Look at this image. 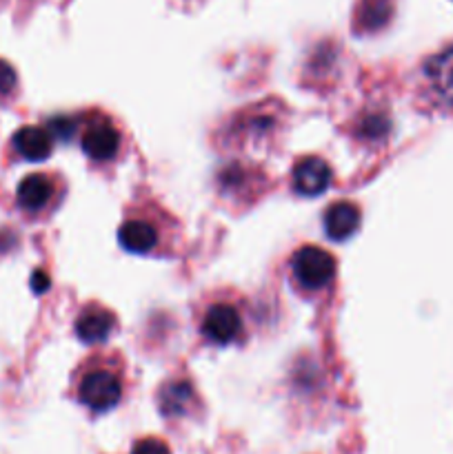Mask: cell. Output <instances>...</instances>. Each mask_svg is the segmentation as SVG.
Wrapping results in <instances>:
<instances>
[{
    "mask_svg": "<svg viewBox=\"0 0 453 454\" xmlns=\"http://www.w3.org/2000/svg\"><path fill=\"white\" fill-rule=\"evenodd\" d=\"M13 149L18 151V155H22L25 160L31 162H40V160L47 158L53 149V137L49 136V131L40 127H22L20 131L13 136Z\"/></svg>",
    "mask_w": 453,
    "mask_h": 454,
    "instance_id": "9",
    "label": "cell"
},
{
    "mask_svg": "<svg viewBox=\"0 0 453 454\" xmlns=\"http://www.w3.org/2000/svg\"><path fill=\"white\" fill-rule=\"evenodd\" d=\"M120 146V136L109 122H98L89 127L83 136V151L91 160L114 158Z\"/></svg>",
    "mask_w": 453,
    "mask_h": 454,
    "instance_id": "7",
    "label": "cell"
},
{
    "mask_svg": "<svg viewBox=\"0 0 453 454\" xmlns=\"http://www.w3.org/2000/svg\"><path fill=\"white\" fill-rule=\"evenodd\" d=\"M240 315L234 306L216 304L207 310L203 319V333L213 344H229L240 335Z\"/></svg>",
    "mask_w": 453,
    "mask_h": 454,
    "instance_id": "3",
    "label": "cell"
},
{
    "mask_svg": "<svg viewBox=\"0 0 453 454\" xmlns=\"http://www.w3.org/2000/svg\"><path fill=\"white\" fill-rule=\"evenodd\" d=\"M123 397L120 380L109 371H91L83 377L78 388V399L96 412L111 411Z\"/></svg>",
    "mask_w": 453,
    "mask_h": 454,
    "instance_id": "2",
    "label": "cell"
},
{
    "mask_svg": "<svg viewBox=\"0 0 453 454\" xmlns=\"http://www.w3.org/2000/svg\"><path fill=\"white\" fill-rule=\"evenodd\" d=\"M111 328H114V317H111V313H107L102 309L84 310L78 317V322H76V333L87 344H96V341L107 340Z\"/></svg>",
    "mask_w": 453,
    "mask_h": 454,
    "instance_id": "11",
    "label": "cell"
},
{
    "mask_svg": "<svg viewBox=\"0 0 453 454\" xmlns=\"http://www.w3.org/2000/svg\"><path fill=\"white\" fill-rule=\"evenodd\" d=\"M53 195L52 177L44 173H31L18 184V204L29 213L43 211Z\"/></svg>",
    "mask_w": 453,
    "mask_h": 454,
    "instance_id": "6",
    "label": "cell"
},
{
    "mask_svg": "<svg viewBox=\"0 0 453 454\" xmlns=\"http://www.w3.org/2000/svg\"><path fill=\"white\" fill-rule=\"evenodd\" d=\"M360 226V211L355 204L351 202H336L327 208L324 213V229L331 239H342L351 238L355 233V229Z\"/></svg>",
    "mask_w": 453,
    "mask_h": 454,
    "instance_id": "8",
    "label": "cell"
},
{
    "mask_svg": "<svg viewBox=\"0 0 453 454\" xmlns=\"http://www.w3.org/2000/svg\"><path fill=\"white\" fill-rule=\"evenodd\" d=\"M131 454H171V450H169V446L163 442V439L147 437V439H140V442L133 446Z\"/></svg>",
    "mask_w": 453,
    "mask_h": 454,
    "instance_id": "12",
    "label": "cell"
},
{
    "mask_svg": "<svg viewBox=\"0 0 453 454\" xmlns=\"http://www.w3.org/2000/svg\"><path fill=\"white\" fill-rule=\"evenodd\" d=\"M16 71L9 62L0 60V93H9L16 87Z\"/></svg>",
    "mask_w": 453,
    "mask_h": 454,
    "instance_id": "13",
    "label": "cell"
},
{
    "mask_svg": "<svg viewBox=\"0 0 453 454\" xmlns=\"http://www.w3.org/2000/svg\"><path fill=\"white\" fill-rule=\"evenodd\" d=\"M425 75L435 100L453 109V47L431 58L425 67Z\"/></svg>",
    "mask_w": 453,
    "mask_h": 454,
    "instance_id": "5",
    "label": "cell"
},
{
    "mask_svg": "<svg viewBox=\"0 0 453 454\" xmlns=\"http://www.w3.org/2000/svg\"><path fill=\"white\" fill-rule=\"evenodd\" d=\"M293 278L305 288H322L336 275V260L318 247H302L291 260Z\"/></svg>",
    "mask_w": 453,
    "mask_h": 454,
    "instance_id": "1",
    "label": "cell"
},
{
    "mask_svg": "<svg viewBox=\"0 0 453 454\" xmlns=\"http://www.w3.org/2000/svg\"><path fill=\"white\" fill-rule=\"evenodd\" d=\"M331 184V167L322 158H305L293 167V189L296 193L314 198Z\"/></svg>",
    "mask_w": 453,
    "mask_h": 454,
    "instance_id": "4",
    "label": "cell"
},
{
    "mask_svg": "<svg viewBox=\"0 0 453 454\" xmlns=\"http://www.w3.org/2000/svg\"><path fill=\"white\" fill-rule=\"evenodd\" d=\"M49 286V279H47V275L44 273H36L34 275V288L36 291H44V288Z\"/></svg>",
    "mask_w": 453,
    "mask_h": 454,
    "instance_id": "14",
    "label": "cell"
},
{
    "mask_svg": "<svg viewBox=\"0 0 453 454\" xmlns=\"http://www.w3.org/2000/svg\"><path fill=\"white\" fill-rule=\"evenodd\" d=\"M118 239L124 251L129 253H149L158 242V233L147 222H124L118 231Z\"/></svg>",
    "mask_w": 453,
    "mask_h": 454,
    "instance_id": "10",
    "label": "cell"
}]
</instances>
